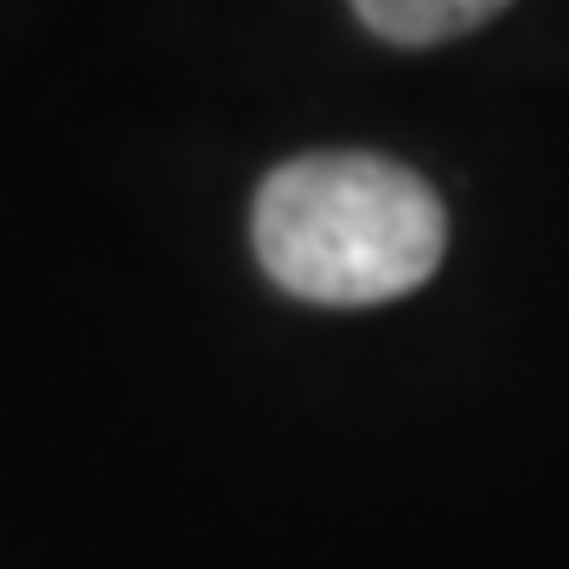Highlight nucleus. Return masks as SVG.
<instances>
[{
	"label": "nucleus",
	"mask_w": 569,
	"mask_h": 569,
	"mask_svg": "<svg viewBox=\"0 0 569 569\" xmlns=\"http://www.w3.org/2000/svg\"><path fill=\"white\" fill-rule=\"evenodd\" d=\"M250 239L279 291L320 308H372L442 268L448 216L407 163L315 151L262 180Z\"/></svg>",
	"instance_id": "nucleus-1"
},
{
	"label": "nucleus",
	"mask_w": 569,
	"mask_h": 569,
	"mask_svg": "<svg viewBox=\"0 0 569 569\" xmlns=\"http://www.w3.org/2000/svg\"><path fill=\"white\" fill-rule=\"evenodd\" d=\"M511 0H355L360 23L396 47H436L453 36H471L477 23L506 12Z\"/></svg>",
	"instance_id": "nucleus-2"
}]
</instances>
